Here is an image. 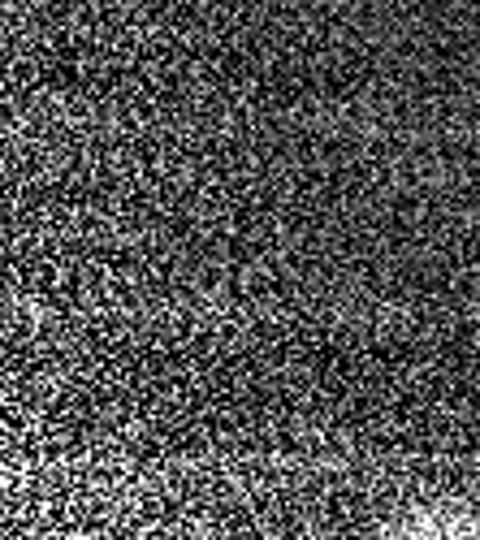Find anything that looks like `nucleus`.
<instances>
[{"label":"nucleus","instance_id":"obj_1","mask_svg":"<svg viewBox=\"0 0 480 540\" xmlns=\"http://www.w3.org/2000/svg\"><path fill=\"white\" fill-rule=\"evenodd\" d=\"M398 536H480V510L459 502H437L398 523Z\"/></svg>","mask_w":480,"mask_h":540}]
</instances>
